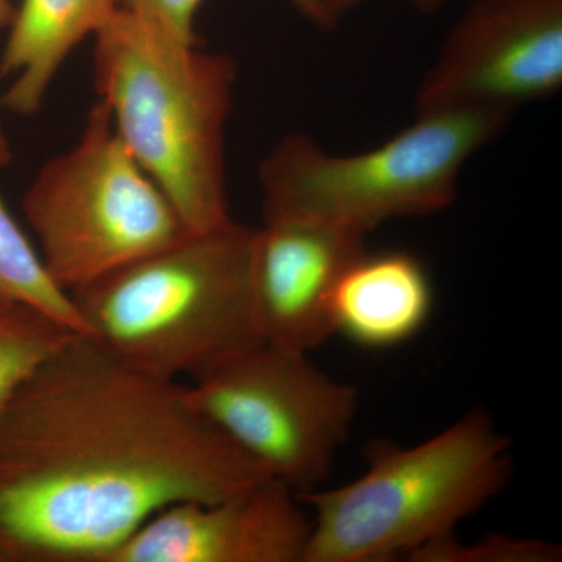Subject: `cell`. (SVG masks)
I'll return each instance as SVG.
<instances>
[{"mask_svg":"<svg viewBox=\"0 0 562 562\" xmlns=\"http://www.w3.org/2000/svg\"><path fill=\"white\" fill-rule=\"evenodd\" d=\"M268 479L184 384L76 335L0 409V562H109L161 509Z\"/></svg>","mask_w":562,"mask_h":562,"instance_id":"cell-1","label":"cell"},{"mask_svg":"<svg viewBox=\"0 0 562 562\" xmlns=\"http://www.w3.org/2000/svg\"><path fill=\"white\" fill-rule=\"evenodd\" d=\"M254 228L191 232L70 291L88 338L135 371L198 379L262 341L250 290Z\"/></svg>","mask_w":562,"mask_h":562,"instance_id":"cell-2","label":"cell"},{"mask_svg":"<svg viewBox=\"0 0 562 562\" xmlns=\"http://www.w3.org/2000/svg\"><path fill=\"white\" fill-rule=\"evenodd\" d=\"M94 83L114 131L190 232L228 213L225 127L236 65L121 9L94 35Z\"/></svg>","mask_w":562,"mask_h":562,"instance_id":"cell-3","label":"cell"},{"mask_svg":"<svg viewBox=\"0 0 562 562\" xmlns=\"http://www.w3.org/2000/svg\"><path fill=\"white\" fill-rule=\"evenodd\" d=\"M368 469L335 490L297 495L313 509L303 562H386L454 535L513 471L512 443L482 409L428 441L366 447Z\"/></svg>","mask_w":562,"mask_h":562,"instance_id":"cell-4","label":"cell"},{"mask_svg":"<svg viewBox=\"0 0 562 562\" xmlns=\"http://www.w3.org/2000/svg\"><path fill=\"white\" fill-rule=\"evenodd\" d=\"M512 117L502 110L425 114L383 146L357 155H333L294 133L261 162L265 220L313 222L366 236L383 222L438 213L457 198L464 162Z\"/></svg>","mask_w":562,"mask_h":562,"instance_id":"cell-5","label":"cell"},{"mask_svg":"<svg viewBox=\"0 0 562 562\" xmlns=\"http://www.w3.org/2000/svg\"><path fill=\"white\" fill-rule=\"evenodd\" d=\"M22 211L44 269L68 294L191 233L124 146L101 101L79 143L40 169Z\"/></svg>","mask_w":562,"mask_h":562,"instance_id":"cell-6","label":"cell"},{"mask_svg":"<svg viewBox=\"0 0 562 562\" xmlns=\"http://www.w3.org/2000/svg\"><path fill=\"white\" fill-rule=\"evenodd\" d=\"M308 355L262 342L184 384L202 416L297 495L330 476L358 409L357 390Z\"/></svg>","mask_w":562,"mask_h":562,"instance_id":"cell-7","label":"cell"},{"mask_svg":"<svg viewBox=\"0 0 562 562\" xmlns=\"http://www.w3.org/2000/svg\"><path fill=\"white\" fill-rule=\"evenodd\" d=\"M562 85V0H475L422 77L416 116L516 113Z\"/></svg>","mask_w":562,"mask_h":562,"instance_id":"cell-8","label":"cell"},{"mask_svg":"<svg viewBox=\"0 0 562 562\" xmlns=\"http://www.w3.org/2000/svg\"><path fill=\"white\" fill-rule=\"evenodd\" d=\"M312 531L297 494L268 479L221 501L161 509L109 562H303Z\"/></svg>","mask_w":562,"mask_h":562,"instance_id":"cell-9","label":"cell"},{"mask_svg":"<svg viewBox=\"0 0 562 562\" xmlns=\"http://www.w3.org/2000/svg\"><path fill=\"white\" fill-rule=\"evenodd\" d=\"M364 235L294 220L254 228L250 290L262 341L310 351L335 335L333 295Z\"/></svg>","mask_w":562,"mask_h":562,"instance_id":"cell-10","label":"cell"},{"mask_svg":"<svg viewBox=\"0 0 562 562\" xmlns=\"http://www.w3.org/2000/svg\"><path fill=\"white\" fill-rule=\"evenodd\" d=\"M431 310L430 276L408 251H362L333 295L335 333L366 349L409 341L427 324Z\"/></svg>","mask_w":562,"mask_h":562,"instance_id":"cell-11","label":"cell"},{"mask_svg":"<svg viewBox=\"0 0 562 562\" xmlns=\"http://www.w3.org/2000/svg\"><path fill=\"white\" fill-rule=\"evenodd\" d=\"M120 9L121 0H20L0 57V77H13L3 109L38 113L63 63Z\"/></svg>","mask_w":562,"mask_h":562,"instance_id":"cell-12","label":"cell"},{"mask_svg":"<svg viewBox=\"0 0 562 562\" xmlns=\"http://www.w3.org/2000/svg\"><path fill=\"white\" fill-rule=\"evenodd\" d=\"M0 295L47 314L69 330L87 335L80 313L68 292L44 269L38 250L0 198Z\"/></svg>","mask_w":562,"mask_h":562,"instance_id":"cell-13","label":"cell"},{"mask_svg":"<svg viewBox=\"0 0 562 562\" xmlns=\"http://www.w3.org/2000/svg\"><path fill=\"white\" fill-rule=\"evenodd\" d=\"M79 333L0 295V409L36 368Z\"/></svg>","mask_w":562,"mask_h":562,"instance_id":"cell-14","label":"cell"},{"mask_svg":"<svg viewBox=\"0 0 562 562\" xmlns=\"http://www.w3.org/2000/svg\"><path fill=\"white\" fill-rule=\"evenodd\" d=\"M414 562H557L561 547L538 539L490 535L480 541L464 543L457 535L446 536L417 549L408 557Z\"/></svg>","mask_w":562,"mask_h":562,"instance_id":"cell-15","label":"cell"},{"mask_svg":"<svg viewBox=\"0 0 562 562\" xmlns=\"http://www.w3.org/2000/svg\"><path fill=\"white\" fill-rule=\"evenodd\" d=\"M202 3L203 0H121L122 9L183 44H199L195 18Z\"/></svg>","mask_w":562,"mask_h":562,"instance_id":"cell-16","label":"cell"},{"mask_svg":"<svg viewBox=\"0 0 562 562\" xmlns=\"http://www.w3.org/2000/svg\"><path fill=\"white\" fill-rule=\"evenodd\" d=\"M290 2L305 20L313 22L316 27L333 29L338 21L328 10L325 0H290Z\"/></svg>","mask_w":562,"mask_h":562,"instance_id":"cell-17","label":"cell"},{"mask_svg":"<svg viewBox=\"0 0 562 562\" xmlns=\"http://www.w3.org/2000/svg\"><path fill=\"white\" fill-rule=\"evenodd\" d=\"M14 7L11 0H0V29L9 27L11 18H13ZM13 158L9 136L3 131L2 122H0V168H5Z\"/></svg>","mask_w":562,"mask_h":562,"instance_id":"cell-18","label":"cell"},{"mask_svg":"<svg viewBox=\"0 0 562 562\" xmlns=\"http://www.w3.org/2000/svg\"><path fill=\"white\" fill-rule=\"evenodd\" d=\"M361 0H325V3H327L328 10L331 11L333 16L338 20L339 16H341L342 13H346V11H349L350 9H353L355 5H358Z\"/></svg>","mask_w":562,"mask_h":562,"instance_id":"cell-19","label":"cell"},{"mask_svg":"<svg viewBox=\"0 0 562 562\" xmlns=\"http://www.w3.org/2000/svg\"><path fill=\"white\" fill-rule=\"evenodd\" d=\"M412 2L422 13H432V11L441 9L446 0H412Z\"/></svg>","mask_w":562,"mask_h":562,"instance_id":"cell-20","label":"cell"}]
</instances>
